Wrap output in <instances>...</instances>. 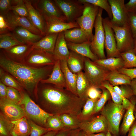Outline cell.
I'll return each mask as SVG.
<instances>
[{
  "mask_svg": "<svg viewBox=\"0 0 136 136\" xmlns=\"http://www.w3.org/2000/svg\"><path fill=\"white\" fill-rule=\"evenodd\" d=\"M40 82L42 84H51L59 88H66L65 81L61 69L60 60H56L51 73L48 78L41 80Z\"/></svg>",
  "mask_w": 136,
  "mask_h": 136,
  "instance_id": "d6986e66",
  "label": "cell"
},
{
  "mask_svg": "<svg viewBox=\"0 0 136 136\" xmlns=\"http://www.w3.org/2000/svg\"><path fill=\"white\" fill-rule=\"evenodd\" d=\"M106 133L105 132H100L95 134L92 133L86 134L87 136H106Z\"/></svg>",
  "mask_w": 136,
  "mask_h": 136,
  "instance_id": "6125c7cd",
  "label": "cell"
},
{
  "mask_svg": "<svg viewBox=\"0 0 136 136\" xmlns=\"http://www.w3.org/2000/svg\"><path fill=\"white\" fill-rule=\"evenodd\" d=\"M11 32L18 40L26 44H32L38 42L44 37L33 33L29 30L20 26L15 27Z\"/></svg>",
  "mask_w": 136,
  "mask_h": 136,
  "instance_id": "44dd1931",
  "label": "cell"
},
{
  "mask_svg": "<svg viewBox=\"0 0 136 136\" xmlns=\"http://www.w3.org/2000/svg\"><path fill=\"white\" fill-rule=\"evenodd\" d=\"M132 103L130 107L126 111L123 116L122 123L120 128V135L125 136L135 120L134 111L136 103V96H133L129 99Z\"/></svg>",
  "mask_w": 136,
  "mask_h": 136,
  "instance_id": "484cf974",
  "label": "cell"
},
{
  "mask_svg": "<svg viewBox=\"0 0 136 136\" xmlns=\"http://www.w3.org/2000/svg\"><path fill=\"white\" fill-rule=\"evenodd\" d=\"M116 92L120 96L129 99L134 95L133 91L129 85H122L118 87H113Z\"/></svg>",
  "mask_w": 136,
  "mask_h": 136,
  "instance_id": "bcb514c9",
  "label": "cell"
},
{
  "mask_svg": "<svg viewBox=\"0 0 136 136\" xmlns=\"http://www.w3.org/2000/svg\"><path fill=\"white\" fill-rule=\"evenodd\" d=\"M0 80V81L7 86L15 88L20 92L24 91L23 87L12 76L1 67Z\"/></svg>",
  "mask_w": 136,
  "mask_h": 136,
  "instance_id": "d590c367",
  "label": "cell"
},
{
  "mask_svg": "<svg viewBox=\"0 0 136 136\" xmlns=\"http://www.w3.org/2000/svg\"><path fill=\"white\" fill-rule=\"evenodd\" d=\"M24 1L28 11V18L34 26L40 31L43 36H44L46 24L44 17L33 7L31 1Z\"/></svg>",
  "mask_w": 136,
  "mask_h": 136,
  "instance_id": "ac0fdd59",
  "label": "cell"
},
{
  "mask_svg": "<svg viewBox=\"0 0 136 136\" xmlns=\"http://www.w3.org/2000/svg\"><path fill=\"white\" fill-rule=\"evenodd\" d=\"M79 136H87L86 134L82 131L80 130L79 134Z\"/></svg>",
  "mask_w": 136,
  "mask_h": 136,
  "instance_id": "e7e4bbea",
  "label": "cell"
},
{
  "mask_svg": "<svg viewBox=\"0 0 136 136\" xmlns=\"http://www.w3.org/2000/svg\"><path fill=\"white\" fill-rule=\"evenodd\" d=\"M0 66L12 76L31 95L37 98L38 86L41 80L47 79L53 66L40 67H31L16 62L6 57L2 52L0 56Z\"/></svg>",
  "mask_w": 136,
  "mask_h": 136,
  "instance_id": "7a4b0ae2",
  "label": "cell"
},
{
  "mask_svg": "<svg viewBox=\"0 0 136 136\" xmlns=\"http://www.w3.org/2000/svg\"><path fill=\"white\" fill-rule=\"evenodd\" d=\"M111 24L115 33L117 48L119 52L132 50L134 38L129 25L121 27Z\"/></svg>",
  "mask_w": 136,
  "mask_h": 136,
  "instance_id": "9c48e42d",
  "label": "cell"
},
{
  "mask_svg": "<svg viewBox=\"0 0 136 136\" xmlns=\"http://www.w3.org/2000/svg\"><path fill=\"white\" fill-rule=\"evenodd\" d=\"M132 51L136 55V37L134 38Z\"/></svg>",
  "mask_w": 136,
  "mask_h": 136,
  "instance_id": "be15d7a7",
  "label": "cell"
},
{
  "mask_svg": "<svg viewBox=\"0 0 136 136\" xmlns=\"http://www.w3.org/2000/svg\"><path fill=\"white\" fill-rule=\"evenodd\" d=\"M55 61L53 54L33 49L23 64L32 67H40L53 66Z\"/></svg>",
  "mask_w": 136,
  "mask_h": 136,
  "instance_id": "8fae6325",
  "label": "cell"
},
{
  "mask_svg": "<svg viewBox=\"0 0 136 136\" xmlns=\"http://www.w3.org/2000/svg\"><path fill=\"white\" fill-rule=\"evenodd\" d=\"M102 87L108 90L110 93L113 101L115 103L122 105V99L121 96L116 92L113 87L108 81H106L103 83Z\"/></svg>",
  "mask_w": 136,
  "mask_h": 136,
  "instance_id": "f6af8a7d",
  "label": "cell"
},
{
  "mask_svg": "<svg viewBox=\"0 0 136 136\" xmlns=\"http://www.w3.org/2000/svg\"><path fill=\"white\" fill-rule=\"evenodd\" d=\"M72 130L65 129L59 130L55 136H69Z\"/></svg>",
  "mask_w": 136,
  "mask_h": 136,
  "instance_id": "6f0895ef",
  "label": "cell"
},
{
  "mask_svg": "<svg viewBox=\"0 0 136 136\" xmlns=\"http://www.w3.org/2000/svg\"><path fill=\"white\" fill-rule=\"evenodd\" d=\"M43 17L46 24L45 36L51 34L59 33L72 28L80 27L76 22H67L55 18L46 16Z\"/></svg>",
  "mask_w": 136,
  "mask_h": 136,
  "instance_id": "e0dca14e",
  "label": "cell"
},
{
  "mask_svg": "<svg viewBox=\"0 0 136 136\" xmlns=\"http://www.w3.org/2000/svg\"><path fill=\"white\" fill-rule=\"evenodd\" d=\"M14 27L7 20L5 16L0 14V35L12 32Z\"/></svg>",
  "mask_w": 136,
  "mask_h": 136,
  "instance_id": "7dc6e473",
  "label": "cell"
},
{
  "mask_svg": "<svg viewBox=\"0 0 136 136\" xmlns=\"http://www.w3.org/2000/svg\"><path fill=\"white\" fill-rule=\"evenodd\" d=\"M106 136H112L110 132L108 131L106 133Z\"/></svg>",
  "mask_w": 136,
  "mask_h": 136,
  "instance_id": "003e7915",
  "label": "cell"
},
{
  "mask_svg": "<svg viewBox=\"0 0 136 136\" xmlns=\"http://www.w3.org/2000/svg\"><path fill=\"white\" fill-rule=\"evenodd\" d=\"M7 86L0 81V99L6 98Z\"/></svg>",
  "mask_w": 136,
  "mask_h": 136,
  "instance_id": "db71d44e",
  "label": "cell"
},
{
  "mask_svg": "<svg viewBox=\"0 0 136 136\" xmlns=\"http://www.w3.org/2000/svg\"><path fill=\"white\" fill-rule=\"evenodd\" d=\"M76 88L78 96L86 101L88 98V90L90 86L84 72L82 71L77 74Z\"/></svg>",
  "mask_w": 136,
  "mask_h": 136,
  "instance_id": "4dcf8cb0",
  "label": "cell"
},
{
  "mask_svg": "<svg viewBox=\"0 0 136 136\" xmlns=\"http://www.w3.org/2000/svg\"><path fill=\"white\" fill-rule=\"evenodd\" d=\"M23 44L24 43L17 40L11 32L0 35V48L3 50Z\"/></svg>",
  "mask_w": 136,
  "mask_h": 136,
  "instance_id": "836d02e7",
  "label": "cell"
},
{
  "mask_svg": "<svg viewBox=\"0 0 136 136\" xmlns=\"http://www.w3.org/2000/svg\"><path fill=\"white\" fill-rule=\"evenodd\" d=\"M59 116L66 128L71 130L79 128L81 121L77 116L67 114H60Z\"/></svg>",
  "mask_w": 136,
  "mask_h": 136,
  "instance_id": "e575fe53",
  "label": "cell"
},
{
  "mask_svg": "<svg viewBox=\"0 0 136 136\" xmlns=\"http://www.w3.org/2000/svg\"><path fill=\"white\" fill-rule=\"evenodd\" d=\"M113 16L111 23L120 27L129 25L128 13L125 6L124 0H108Z\"/></svg>",
  "mask_w": 136,
  "mask_h": 136,
  "instance_id": "30bf717a",
  "label": "cell"
},
{
  "mask_svg": "<svg viewBox=\"0 0 136 136\" xmlns=\"http://www.w3.org/2000/svg\"><path fill=\"white\" fill-rule=\"evenodd\" d=\"M102 92L98 88L93 86H90L87 92V95L89 98L96 99H99L102 95Z\"/></svg>",
  "mask_w": 136,
  "mask_h": 136,
  "instance_id": "681fc988",
  "label": "cell"
},
{
  "mask_svg": "<svg viewBox=\"0 0 136 136\" xmlns=\"http://www.w3.org/2000/svg\"><path fill=\"white\" fill-rule=\"evenodd\" d=\"M134 114L135 120H136V106H135L134 111Z\"/></svg>",
  "mask_w": 136,
  "mask_h": 136,
  "instance_id": "03108f58",
  "label": "cell"
},
{
  "mask_svg": "<svg viewBox=\"0 0 136 136\" xmlns=\"http://www.w3.org/2000/svg\"><path fill=\"white\" fill-rule=\"evenodd\" d=\"M103 10L99 8L94 26L95 30L94 35L90 43L92 51L99 59L106 58L104 51L105 35L102 23Z\"/></svg>",
  "mask_w": 136,
  "mask_h": 136,
  "instance_id": "5b68a950",
  "label": "cell"
},
{
  "mask_svg": "<svg viewBox=\"0 0 136 136\" xmlns=\"http://www.w3.org/2000/svg\"><path fill=\"white\" fill-rule=\"evenodd\" d=\"M122 99V104L123 108L126 110L128 109L131 107L132 103L128 99L122 96H121Z\"/></svg>",
  "mask_w": 136,
  "mask_h": 136,
  "instance_id": "11a10c76",
  "label": "cell"
},
{
  "mask_svg": "<svg viewBox=\"0 0 136 136\" xmlns=\"http://www.w3.org/2000/svg\"><path fill=\"white\" fill-rule=\"evenodd\" d=\"M83 4L84 8L82 14L76 22L91 42L93 36V28L99 7L89 3Z\"/></svg>",
  "mask_w": 136,
  "mask_h": 136,
  "instance_id": "52a82bcc",
  "label": "cell"
},
{
  "mask_svg": "<svg viewBox=\"0 0 136 136\" xmlns=\"http://www.w3.org/2000/svg\"><path fill=\"white\" fill-rule=\"evenodd\" d=\"M20 92L21 100L20 104L24 110L26 116L37 124L45 128L47 119L53 114L41 108L24 91Z\"/></svg>",
  "mask_w": 136,
  "mask_h": 136,
  "instance_id": "277c9868",
  "label": "cell"
},
{
  "mask_svg": "<svg viewBox=\"0 0 136 136\" xmlns=\"http://www.w3.org/2000/svg\"><path fill=\"white\" fill-rule=\"evenodd\" d=\"M125 6L128 13H136V0H129Z\"/></svg>",
  "mask_w": 136,
  "mask_h": 136,
  "instance_id": "f5cc1de1",
  "label": "cell"
},
{
  "mask_svg": "<svg viewBox=\"0 0 136 136\" xmlns=\"http://www.w3.org/2000/svg\"><path fill=\"white\" fill-rule=\"evenodd\" d=\"M98 99H94L89 98L87 99L81 114L77 117L81 121L89 119L93 115L96 104Z\"/></svg>",
  "mask_w": 136,
  "mask_h": 136,
  "instance_id": "d6a6232c",
  "label": "cell"
},
{
  "mask_svg": "<svg viewBox=\"0 0 136 136\" xmlns=\"http://www.w3.org/2000/svg\"><path fill=\"white\" fill-rule=\"evenodd\" d=\"M79 128L86 134L102 132L107 133L108 131L109 125L106 119L100 114L91 120L81 121Z\"/></svg>",
  "mask_w": 136,
  "mask_h": 136,
  "instance_id": "5bb4252c",
  "label": "cell"
},
{
  "mask_svg": "<svg viewBox=\"0 0 136 136\" xmlns=\"http://www.w3.org/2000/svg\"><path fill=\"white\" fill-rule=\"evenodd\" d=\"M13 124L2 113L0 114V136H11V132Z\"/></svg>",
  "mask_w": 136,
  "mask_h": 136,
  "instance_id": "ab89813d",
  "label": "cell"
},
{
  "mask_svg": "<svg viewBox=\"0 0 136 136\" xmlns=\"http://www.w3.org/2000/svg\"><path fill=\"white\" fill-rule=\"evenodd\" d=\"M120 56L124 61L123 67L131 68L136 67V55L132 50L120 53Z\"/></svg>",
  "mask_w": 136,
  "mask_h": 136,
  "instance_id": "60d3db41",
  "label": "cell"
},
{
  "mask_svg": "<svg viewBox=\"0 0 136 136\" xmlns=\"http://www.w3.org/2000/svg\"><path fill=\"white\" fill-rule=\"evenodd\" d=\"M58 33L51 34L43 37L39 41L32 44L33 49L53 54Z\"/></svg>",
  "mask_w": 136,
  "mask_h": 136,
  "instance_id": "603a6c76",
  "label": "cell"
},
{
  "mask_svg": "<svg viewBox=\"0 0 136 136\" xmlns=\"http://www.w3.org/2000/svg\"><path fill=\"white\" fill-rule=\"evenodd\" d=\"M27 118L31 128L30 136H42L47 132L51 130L50 129L37 124L30 119Z\"/></svg>",
  "mask_w": 136,
  "mask_h": 136,
  "instance_id": "7bdbcfd3",
  "label": "cell"
},
{
  "mask_svg": "<svg viewBox=\"0 0 136 136\" xmlns=\"http://www.w3.org/2000/svg\"><path fill=\"white\" fill-rule=\"evenodd\" d=\"M90 41L78 44L67 42L68 48L70 51L94 61L99 59L92 51L90 48Z\"/></svg>",
  "mask_w": 136,
  "mask_h": 136,
  "instance_id": "cb8c5ba5",
  "label": "cell"
},
{
  "mask_svg": "<svg viewBox=\"0 0 136 136\" xmlns=\"http://www.w3.org/2000/svg\"><path fill=\"white\" fill-rule=\"evenodd\" d=\"M60 66L66 84V89L78 96L76 88L77 74L73 73L69 69L66 60L60 61Z\"/></svg>",
  "mask_w": 136,
  "mask_h": 136,
  "instance_id": "7402d4cb",
  "label": "cell"
},
{
  "mask_svg": "<svg viewBox=\"0 0 136 136\" xmlns=\"http://www.w3.org/2000/svg\"><path fill=\"white\" fill-rule=\"evenodd\" d=\"M102 23L105 35V47L107 58L120 57V53L117 48L115 33L112 27L110 19L108 17L103 18Z\"/></svg>",
  "mask_w": 136,
  "mask_h": 136,
  "instance_id": "4fadbf2b",
  "label": "cell"
},
{
  "mask_svg": "<svg viewBox=\"0 0 136 136\" xmlns=\"http://www.w3.org/2000/svg\"><path fill=\"white\" fill-rule=\"evenodd\" d=\"M45 128L52 130L59 131L66 128L59 115H53L47 119Z\"/></svg>",
  "mask_w": 136,
  "mask_h": 136,
  "instance_id": "74e56055",
  "label": "cell"
},
{
  "mask_svg": "<svg viewBox=\"0 0 136 136\" xmlns=\"http://www.w3.org/2000/svg\"><path fill=\"white\" fill-rule=\"evenodd\" d=\"M69 49L63 31L59 33L53 54L55 60H66L70 54Z\"/></svg>",
  "mask_w": 136,
  "mask_h": 136,
  "instance_id": "d4e9b609",
  "label": "cell"
},
{
  "mask_svg": "<svg viewBox=\"0 0 136 136\" xmlns=\"http://www.w3.org/2000/svg\"><path fill=\"white\" fill-rule=\"evenodd\" d=\"M101 89L102 90V95L96 102L93 115L100 111L107 101L111 97L109 91L103 87Z\"/></svg>",
  "mask_w": 136,
  "mask_h": 136,
  "instance_id": "b9f144b4",
  "label": "cell"
},
{
  "mask_svg": "<svg viewBox=\"0 0 136 136\" xmlns=\"http://www.w3.org/2000/svg\"><path fill=\"white\" fill-rule=\"evenodd\" d=\"M33 49L32 44H24L3 50L2 52L12 61L23 63Z\"/></svg>",
  "mask_w": 136,
  "mask_h": 136,
  "instance_id": "2e32d148",
  "label": "cell"
},
{
  "mask_svg": "<svg viewBox=\"0 0 136 136\" xmlns=\"http://www.w3.org/2000/svg\"><path fill=\"white\" fill-rule=\"evenodd\" d=\"M5 16L7 20L14 27H22L33 33L42 35L40 31L34 26L28 18L17 15L11 11Z\"/></svg>",
  "mask_w": 136,
  "mask_h": 136,
  "instance_id": "ffe728a7",
  "label": "cell"
},
{
  "mask_svg": "<svg viewBox=\"0 0 136 136\" xmlns=\"http://www.w3.org/2000/svg\"><path fill=\"white\" fill-rule=\"evenodd\" d=\"M120 73L125 75L131 80L136 78V68H126L122 67L117 70Z\"/></svg>",
  "mask_w": 136,
  "mask_h": 136,
  "instance_id": "816d5d0a",
  "label": "cell"
},
{
  "mask_svg": "<svg viewBox=\"0 0 136 136\" xmlns=\"http://www.w3.org/2000/svg\"><path fill=\"white\" fill-rule=\"evenodd\" d=\"M84 69V73L90 86L101 89L103 88L102 85L106 81L109 71L87 57L85 59Z\"/></svg>",
  "mask_w": 136,
  "mask_h": 136,
  "instance_id": "8992f818",
  "label": "cell"
},
{
  "mask_svg": "<svg viewBox=\"0 0 136 136\" xmlns=\"http://www.w3.org/2000/svg\"><path fill=\"white\" fill-rule=\"evenodd\" d=\"M129 85L133 91L134 95L136 96V78L132 79Z\"/></svg>",
  "mask_w": 136,
  "mask_h": 136,
  "instance_id": "680465c9",
  "label": "cell"
},
{
  "mask_svg": "<svg viewBox=\"0 0 136 136\" xmlns=\"http://www.w3.org/2000/svg\"><path fill=\"white\" fill-rule=\"evenodd\" d=\"M12 0H0V14L6 16L10 11Z\"/></svg>",
  "mask_w": 136,
  "mask_h": 136,
  "instance_id": "c3c4849f",
  "label": "cell"
},
{
  "mask_svg": "<svg viewBox=\"0 0 136 136\" xmlns=\"http://www.w3.org/2000/svg\"><path fill=\"white\" fill-rule=\"evenodd\" d=\"M131 80L127 76L121 73L117 70L110 71L106 78L113 87L119 85H129Z\"/></svg>",
  "mask_w": 136,
  "mask_h": 136,
  "instance_id": "1f68e13d",
  "label": "cell"
},
{
  "mask_svg": "<svg viewBox=\"0 0 136 136\" xmlns=\"http://www.w3.org/2000/svg\"><path fill=\"white\" fill-rule=\"evenodd\" d=\"M65 17L67 22H76L82 15L84 5L78 0H54Z\"/></svg>",
  "mask_w": 136,
  "mask_h": 136,
  "instance_id": "ba28073f",
  "label": "cell"
},
{
  "mask_svg": "<svg viewBox=\"0 0 136 136\" xmlns=\"http://www.w3.org/2000/svg\"><path fill=\"white\" fill-rule=\"evenodd\" d=\"M82 4L89 3L101 8L107 12L110 20L113 16L110 6L107 0H78Z\"/></svg>",
  "mask_w": 136,
  "mask_h": 136,
  "instance_id": "f35d334b",
  "label": "cell"
},
{
  "mask_svg": "<svg viewBox=\"0 0 136 136\" xmlns=\"http://www.w3.org/2000/svg\"><path fill=\"white\" fill-rule=\"evenodd\" d=\"M0 113L11 121L26 116L24 110L21 105L11 101L6 98L0 99Z\"/></svg>",
  "mask_w": 136,
  "mask_h": 136,
  "instance_id": "9a60e30c",
  "label": "cell"
},
{
  "mask_svg": "<svg viewBox=\"0 0 136 136\" xmlns=\"http://www.w3.org/2000/svg\"><path fill=\"white\" fill-rule=\"evenodd\" d=\"M129 23L134 38L136 37V13H128Z\"/></svg>",
  "mask_w": 136,
  "mask_h": 136,
  "instance_id": "f907efd6",
  "label": "cell"
},
{
  "mask_svg": "<svg viewBox=\"0 0 136 136\" xmlns=\"http://www.w3.org/2000/svg\"><path fill=\"white\" fill-rule=\"evenodd\" d=\"M127 136H136V120L134 122L128 131Z\"/></svg>",
  "mask_w": 136,
  "mask_h": 136,
  "instance_id": "9f6ffc18",
  "label": "cell"
},
{
  "mask_svg": "<svg viewBox=\"0 0 136 136\" xmlns=\"http://www.w3.org/2000/svg\"><path fill=\"white\" fill-rule=\"evenodd\" d=\"M6 98L11 101L20 105L21 100V92L15 88L7 86Z\"/></svg>",
  "mask_w": 136,
  "mask_h": 136,
  "instance_id": "ee69618b",
  "label": "cell"
},
{
  "mask_svg": "<svg viewBox=\"0 0 136 136\" xmlns=\"http://www.w3.org/2000/svg\"><path fill=\"white\" fill-rule=\"evenodd\" d=\"M125 110L122 105L116 104L110 101L105 104L100 111V114L108 122V131L112 136L119 135L120 123Z\"/></svg>",
  "mask_w": 136,
  "mask_h": 136,
  "instance_id": "3957f363",
  "label": "cell"
},
{
  "mask_svg": "<svg viewBox=\"0 0 136 136\" xmlns=\"http://www.w3.org/2000/svg\"><path fill=\"white\" fill-rule=\"evenodd\" d=\"M59 131L50 130L45 133L42 136H55Z\"/></svg>",
  "mask_w": 136,
  "mask_h": 136,
  "instance_id": "91938a15",
  "label": "cell"
},
{
  "mask_svg": "<svg viewBox=\"0 0 136 136\" xmlns=\"http://www.w3.org/2000/svg\"><path fill=\"white\" fill-rule=\"evenodd\" d=\"M93 62L109 71L118 70L124 66V61L121 56L98 59Z\"/></svg>",
  "mask_w": 136,
  "mask_h": 136,
  "instance_id": "f546056e",
  "label": "cell"
},
{
  "mask_svg": "<svg viewBox=\"0 0 136 136\" xmlns=\"http://www.w3.org/2000/svg\"><path fill=\"white\" fill-rule=\"evenodd\" d=\"M10 11L15 14L28 18V9L24 0H12Z\"/></svg>",
  "mask_w": 136,
  "mask_h": 136,
  "instance_id": "8d00e7d4",
  "label": "cell"
},
{
  "mask_svg": "<svg viewBox=\"0 0 136 136\" xmlns=\"http://www.w3.org/2000/svg\"><path fill=\"white\" fill-rule=\"evenodd\" d=\"M63 34L67 42L78 44L89 41L80 27L67 30L63 31Z\"/></svg>",
  "mask_w": 136,
  "mask_h": 136,
  "instance_id": "f1b7e54d",
  "label": "cell"
},
{
  "mask_svg": "<svg viewBox=\"0 0 136 136\" xmlns=\"http://www.w3.org/2000/svg\"><path fill=\"white\" fill-rule=\"evenodd\" d=\"M53 115L67 114L77 117L81 114L86 101L66 89L55 86L38 88L37 99Z\"/></svg>",
  "mask_w": 136,
  "mask_h": 136,
  "instance_id": "6da1fadb",
  "label": "cell"
},
{
  "mask_svg": "<svg viewBox=\"0 0 136 136\" xmlns=\"http://www.w3.org/2000/svg\"><path fill=\"white\" fill-rule=\"evenodd\" d=\"M31 1L33 7L43 16L55 18L67 22L64 15L54 1L39 0Z\"/></svg>",
  "mask_w": 136,
  "mask_h": 136,
  "instance_id": "7c38bea8",
  "label": "cell"
},
{
  "mask_svg": "<svg viewBox=\"0 0 136 136\" xmlns=\"http://www.w3.org/2000/svg\"><path fill=\"white\" fill-rule=\"evenodd\" d=\"M85 57L70 51L66 60L67 65L70 70L75 74L82 72L84 69Z\"/></svg>",
  "mask_w": 136,
  "mask_h": 136,
  "instance_id": "83f0119b",
  "label": "cell"
},
{
  "mask_svg": "<svg viewBox=\"0 0 136 136\" xmlns=\"http://www.w3.org/2000/svg\"><path fill=\"white\" fill-rule=\"evenodd\" d=\"M11 122L13 124L11 132V136H28L30 135L31 127L26 116Z\"/></svg>",
  "mask_w": 136,
  "mask_h": 136,
  "instance_id": "4316f807",
  "label": "cell"
},
{
  "mask_svg": "<svg viewBox=\"0 0 136 136\" xmlns=\"http://www.w3.org/2000/svg\"><path fill=\"white\" fill-rule=\"evenodd\" d=\"M80 131L79 128L72 130L69 136H79Z\"/></svg>",
  "mask_w": 136,
  "mask_h": 136,
  "instance_id": "94428289",
  "label": "cell"
}]
</instances>
